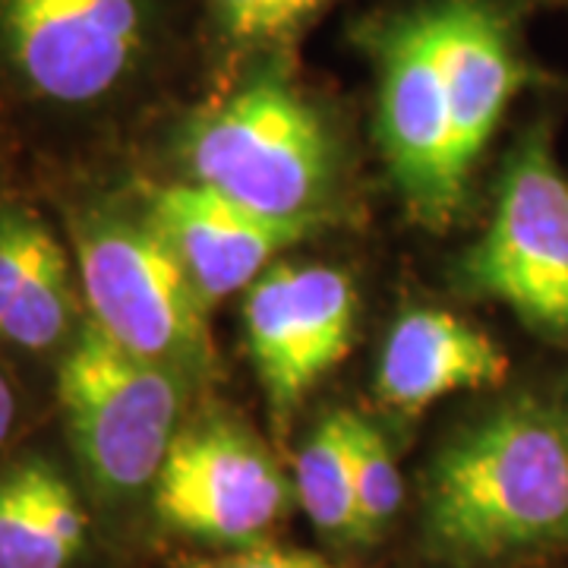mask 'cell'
Segmentation results:
<instances>
[{
  "instance_id": "cell-2",
  "label": "cell",
  "mask_w": 568,
  "mask_h": 568,
  "mask_svg": "<svg viewBox=\"0 0 568 568\" xmlns=\"http://www.w3.org/2000/svg\"><path fill=\"white\" fill-rule=\"evenodd\" d=\"M186 181L265 219L320 224L335 183V142L323 114L282 77L246 82L183 136Z\"/></svg>"
},
{
  "instance_id": "cell-16",
  "label": "cell",
  "mask_w": 568,
  "mask_h": 568,
  "mask_svg": "<svg viewBox=\"0 0 568 568\" xmlns=\"http://www.w3.org/2000/svg\"><path fill=\"white\" fill-rule=\"evenodd\" d=\"M351 480L357 499L361 540L376 537L398 515L405 489L383 429H376L361 414L351 417Z\"/></svg>"
},
{
  "instance_id": "cell-12",
  "label": "cell",
  "mask_w": 568,
  "mask_h": 568,
  "mask_svg": "<svg viewBox=\"0 0 568 568\" xmlns=\"http://www.w3.org/2000/svg\"><path fill=\"white\" fill-rule=\"evenodd\" d=\"M508 357L484 328L448 310H407L388 332L376 366V398L398 414H420L439 398L499 386Z\"/></svg>"
},
{
  "instance_id": "cell-18",
  "label": "cell",
  "mask_w": 568,
  "mask_h": 568,
  "mask_svg": "<svg viewBox=\"0 0 568 568\" xmlns=\"http://www.w3.org/2000/svg\"><path fill=\"white\" fill-rule=\"evenodd\" d=\"M196 568H335L328 566L325 559L306 552V549L278 547V544H246L231 556L212 559V562H200Z\"/></svg>"
},
{
  "instance_id": "cell-10",
  "label": "cell",
  "mask_w": 568,
  "mask_h": 568,
  "mask_svg": "<svg viewBox=\"0 0 568 568\" xmlns=\"http://www.w3.org/2000/svg\"><path fill=\"white\" fill-rule=\"evenodd\" d=\"M149 219L178 253L205 304L250 291L282 250L313 231L310 224L265 219L193 181L155 190Z\"/></svg>"
},
{
  "instance_id": "cell-3",
  "label": "cell",
  "mask_w": 568,
  "mask_h": 568,
  "mask_svg": "<svg viewBox=\"0 0 568 568\" xmlns=\"http://www.w3.org/2000/svg\"><path fill=\"white\" fill-rule=\"evenodd\" d=\"M77 256L99 332L181 376L209 373V304L152 219L92 215L80 227Z\"/></svg>"
},
{
  "instance_id": "cell-8",
  "label": "cell",
  "mask_w": 568,
  "mask_h": 568,
  "mask_svg": "<svg viewBox=\"0 0 568 568\" xmlns=\"http://www.w3.org/2000/svg\"><path fill=\"white\" fill-rule=\"evenodd\" d=\"M287 480L268 448L231 420L178 433L155 477L164 525L212 544H260L287 506Z\"/></svg>"
},
{
  "instance_id": "cell-5",
  "label": "cell",
  "mask_w": 568,
  "mask_h": 568,
  "mask_svg": "<svg viewBox=\"0 0 568 568\" xmlns=\"http://www.w3.org/2000/svg\"><path fill=\"white\" fill-rule=\"evenodd\" d=\"M465 282L530 332L568 342V178L547 123L530 126L506 159L487 234L467 253Z\"/></svg>"
},
{
  "instance_id": "cell-20",
  "label": "cell",
  "mask_w": 568,
  "mask_h": 568,
  "mask_svg": "<svg viewBox=\"0 0 568 568\" xmlns=\"http://www.w3.org/2000/svg\"><path fill=\"white\" fill-rule=\"evenodd\" d=\"M559 414H562V424H566V429H568V388H566V395H562V405H559Z\"/></svg>"
},
{
  "instance_id": "cell-7",
  "label": "cell",
  "mask_w": 568,
  "mask_h": 568,
  "mask_svg": "<svg viewBox=\"0 0 568 568\" xmlns=\"http://www.w3.org/2000/svg\"><path fill=\"white\" fill-rule=\"evenodd\" d=\"M145 44V0H0L3 58L44 102H102L140 67Z\"/></svg>"
},
{
  "instance_id": "cell-13",
  "label": "cell",
  "mask_w": 568,
  "mask_h": 568,
  "mask_svg": "<svg viewBox=\"0 0 568 568\" xmlns=\"http://www.w3.org/2000/svg\"><path fill=\"white\" fill-rule=\"evenodd\" d=\"M73 282L61 241L29 209H0V338L26 351L63 342Z\"/></svg>"
},
{
  "instance_id": "cell-11",
  "label": "cell",
  "mask_w": 568,
  "mask_h": 568,
  "mask_svg": "<svg viewBox=\"0 0 568 568\" xmlns=\"http://www.w3.org/2000/svg\"><path fill=\"white\" fill-rule=\"evenodd\" d=\"M429 17L452 102L458 162L470 178L528 80V63L518 54L508 17L489 0H439L429 3Z\"/></svg>"
},
{
  "instance_id": "cell-1",
  "label": "cell",
  "mask_w": 568,
  "mask_h": 568,
  "mask_svg": "<svg viewBox=\"0 0 568 568\" xmlns=\"http://www.w3.org/2000/svg\"><path fill=\"white\" fill-rule=\"evenodd\" d=\"M426 534L455 559L568 540V429L559 407L521 395L465 426L429 470Z\"/></svg>"
},
{
  "instance_id": "cell-17",
  "label": "cell",
  "mask_w": 568,
  "mask_h": 568,
  "mask_svg": "<svg viewBox=\"0 0 568 568\" xmlns=\"http://www.w3.org/2000/svg\"><path fill=\"white\" fill-rule=\"evenodd\" d=\"M224 32L241 44L284 41L304 29L328 0H212Z\"/></svg>"
},
{
  "instance_id": "cell-19",
  "label": "cell",
  "mask_w": 568,
  "mask_h": 568,
  "mask_svg": "<svg viewBox=\"0 0 568 568\" xmlns=\"http://www.w3.org/2000/svg\"><path fill=\"white\" fill-rule=\"evenodd\" d=\"M13 417H17V398H13V388L7 383V376L0 373V446L7 443V436L13 429Z\"/></svg>"
},
{
  "instance_id": "cell-9",
  "label": "cell",
  "mask_w": 568,
  "mask_h": 568,
  "mask_svg": "<svg viewBox=\"0 0 568 568\" xmlns=\"http://www.w3.org/2000/svg\"><path fill=\"white\" fill-rule=\"evenodd\" d=\"M354 323L357 291L335 265H272L246 291V347L278 420L345 361Z\"/></svg>"
},
{
  "instance_id": "cell-6",
  "label": "cell",
  "mask_w": 568,
  "mask_h": 568,
  "mask_svg": "<svg viewBox=\"0 0 568 568\" xmlns=\"http://www.w3.org/2000/svg\"><path fill=\"white\" fill-rule=\"evenodd\" d=\"M379 136L414 219L443 231L467 196L429 7L392 26L379 70Z\"/></svg>"
},
{
  "instance_id": "cell-15",
  "label": "cell",
  "mask_w": 568,
  "mask_h": 568,
  "mask_svg": "<svg viewBox=\"0 0 568 568\" xmlns=\"http://www.w3.org/2000/svg\"><path fill=\"white\" fill-rule=\"evenodd\" d=\"M351 417L354 410H332L323 417L294 462L297 503L332 540H361L351 480Z\"/></svg>"
},
{
  "instance_id": "cell-4",
  "label": "cell",
  "mask_w": 568,
  "mask_h": 568,
  "mask_svg": "<svg viewBox=\"0 0 568 568\" xmlns=\"http://www.w3.org/2000/svg\"><path fill=\"white\" fill-rule=\"evenodd\" d=\"M58 398L70 443L104 493L155 484L178 439L181 373L114 345L89 323L63 354Z\"/></svg>"
},
{
  "instance_id": "cell-14",
  "label": "cell",
  "mask_w": 568,
  "mask_h": 568,
  "mask_svg": "<svg viewBox=\"0 0 568 568\" xmlns=\"http://www.w3.org/2000/svg\"><path fill=\"white\" fill-rule=\"evenodd\" d=\"M85 530L80 496L54 465L32 458L0 474V568H67Z\"/></svg>"
}]
</instances>
